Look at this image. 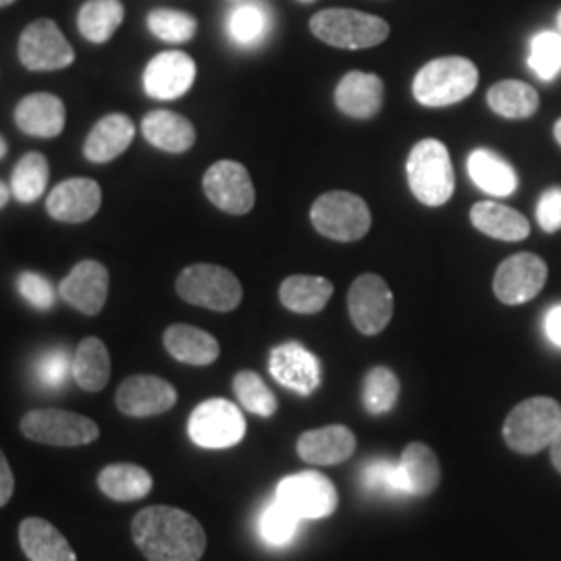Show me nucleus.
<instances>
[{"label":"nucleus","mask_w":561,"mask_h":561,"mask_svg":"<svg viewBox=\"0 0 561 561\" xmlns=\"http://www.w3.org/2000/svg\"><path fill=\"white\" fill-rule=\"evenodd\" d=\"M178 403V391L169 381L154 375H136L121 382L117 408L125 416L148 419L169 412Z\"/></svg>","instance_id":"nucleus-16"},{"label":"nucleus","mask_w":561,"mask_h":561,"mask_svg":"<svg viewBox=\"0 0 561 561\" xmlns=\"http://www.w3.org/2000/svg\"><path fill=\"white\" fill-rule=\"evenodd\" d=\"M298 522L300 518L296 514H291L285 505H280L277 500L271 503L261 518L262 539L275 547L287 545L294 539L296 530H298Z\"/></svg>","instance_id":"nucleus-42"},{"label":"nucleus","mask_w":561,"mask_h":561,"mask_svg":"<svg viewBox=\"0 0 561 561\" xmlns=\"http://www.w3.org/2000/svg\"><path fill=\"white\" fill-rule=\"evenodd\" d=\"M385 83L375 73L350 71L335 88V104L352 119H373L382 108Z\"/></svg>","instance_id":"nucleus-21"},{"label":"nucleus","mask_w":561,"mask_h":561,"mask_svg":"<svg viewBox=\"0 0 561 561\" xmlns=\"http://www.w3.org/2000/svg\"><path fill=\"white\" fill-rule=\"evenodd\" d=\"M333 296V283L314 275H291L280 283L279 300L296 314H319Z\"/></svg>","instance_id":"nucleus-29"},{"label":"nucleus","mask_w":561,"mask_h":561,"mask_svg":"<svg viewBox=\"0 0 561 561\" xmlns=\"http://www.w3.org/2000/svg\"><path fill=\"white\" fill-rule=\"evenodd\" d=\"M7 150H9V148H7V141H4V138H2V136H0V159H4V154H7Z\"/></svg>","instance_id":"nucleus-51"},{"label":"nucleus","mask_w":561,"mask_h":561,"mask_svg":"<svg viewBox=\"0 0 561 561\" xmlns=\"http://www.w3.org/2000/svg\"><path fill=\"white\" fill-rule=\"evenodd\" d=\"M491 111L505 119H528L539 111V92L520 80H503L489 88Z\"/></svg>","instance_id":"nucleus-33"},{"label":"nucleus","mask_w":561,"mask_h":561,"mask_svg":"<svg viewBox=\"0 0 561 561\" xmlns=\"http://www.w3.org/2000/svg\"><path fill=\"white\" fill-rule=\"evenodd\" d=\"M537 221L545 233H556L561 229V187H551L542 192L537 204Z\"/></svg>","instance_id":"nucleus-45"},{"label":"nucleus","mask_w":561,"mask_h":561,"mask_svg":"<svg viewBox=\"0 0 561 561\" xmlns=\"http://www.w3.org/2000/svg\"><path fill=\"white\" fill-rule=\"evenodd\" d=\"M364 486L379 495H410V486L403 477L400 461L375 460L364 468Z\"/></svg>","instance_id":"nucleus-40"},{"label":"nucleus","mask_w":561,"mask_h":561,"mask_svg":"<svg viewBox=\"0 0 561 561\" xmlns=\"http://www.w3.org/2000/svg\"><path fill=\"white\" fill-rule=\"evenodd\" d=\"M67 121V111L59 96L38 92L30 94L15 108V123L23 134L34 138H57Z\"/></svg>","instance_id":"nucleus-22"},{"label":"nucleus","mask_w":561,"mask_h":561,"mask_svg":"<svg viewBox=\"0 0 561 561\" xmlns=\"http://www.w3.org/2000/svg\"><path fill=\"white\" fill-rule=\"evenodd\" d=\"M547 275L549 268L541 256L530 252L514 254L505 259L495 271V298L505 306H520L535 300L547 283Z\"/></svg>","instance_id":"nucleus-12"},{"label":"nucleus","mask_w":561,"mask_h":561,"mask_svg":"<svg viewBox=\"0 0 561 561\" xmlns=\"http://www.w3.org/2000/svg\"><path fill=\"white\" fill-rule=\"evenodd\" d=\"M164 347L167 352L183 364L190 366H208L217 362L221 354V345L210 333L202 331L192 324H171L164 331Z\"/></svg>","instance_id":"nucleus-25"},{"label":"nucleus","mask_w":561,"mask_h":561,"mask_svg":"<svg viewBox=\"0 0 561 561\" xmlns=\"http://www.w3.org/2000/svg\"><path fill=\"white\" fill-rule=\"evenodd\" d=\"M530 67L541 80H553L561 69V36L541 32L530 44Z\"/></svg>","instance_id":"nucleus-41"},{"label":"nucleus","mask_w":561,"mask_h":561,"mask_svg":"<svg viewBox=\"0 0 561 561\" xmlns=\"http://www.w3.org/2000/svg\"><path fill=\"white\" fill-rule=\"evenodd\" d=\"M148 30L161 41L181 44L196 36L198 21L187 13L173 11V9H154L148 15Z\"/></svg>","instance_id":"nucleus-39"},{"label":"nucleus","mask_w":561,"mask_h":561,"mask_svg":"<svg viewBox=\"0 0 561 561\" xmlns=\"http://www.w3.org/2000/svg\"><path fill=\"white\" fill-rule=\"evenodd\" d=\"M561 426L560 401L530 398L518 403L503 422V439L522 456H535L547 449Z\"/></svg>","instance_id":"nucleus-4"},{"label":"nucleus","mask_w":561,"mask_h":561,"mask_svg":"<svg viewBox=\"0 0 561 561\" xmlns=\"http://www.w3.org/2000/svg\"><path fill=\"white\" fill-rule=\"evenodd\" d=\"M125 18L121 0H88L80 9V34L92 44H104L115 36Z\"/></svg>","instance_id":"nucleus-34"},{"label":"nucleus","mask_w":561,"mask_h":561,"mask_svg":"<svg viewBox=\"0 0 561 561\" xmlns=\"http://www.w3.org/2000/svg\"><path fill=\"white\" fill-rule=\"evenodd\" d=\"M48 178H50V167L46 157L41 152H30L13 169L11 194L21 204H32L46 192Z\"/></svg>","instance_id":"nucleus-35"},{"label":"nucleus","mask_w":561,"mask_h":561,"mask_svg":"<svg viewBox=\"0 0 561 561\" xmlns=\"http://www.w3.org/2000/svg\"><path fill=\"white\" fill-rule=\"evenodd\" d=\"M268 370L275 381L300 396H312L321 387V362L296 341L273 347Z\"/></svg>","instance_id":"nucleus-15"},{"label":"nucleus","mask_w":561,"mask_h":561,"mask_svg":"<svg viewBox=\"0 0 561 561\" xmlns=\"http://www.w3.org/2000/svg\"><path fill=\"white\" fill-rule=\"evenodd\" d=\"M204 194L227 215H248L254 208L256 192L248 169L236 161L215 162L204 175Z\"/></svg>","instance_id":"nucleus-13"},{"label":"nucleus","mask_w":561,"mask_h":561,"mask_svg":"<svg viewBox=\"0 0 561 561\" xmlns=\"http://www.w3.org/2000/svg\"><path fill=\"white\" fill-rule=\"evenodd\" d=\"M405 173L414 198L424 206L437 208L454 196L456 173L443 141L435 138L419 141L408 157Z\"/></svg>","instance_id":"nucleus-3"},{"label":"nucleus","mask_w":561,"mask_h":561,"mask_svg":"<svg viewBox=\"0 0 561 561\" xmlns=\"http://www.w3.org/2000/svg\"><path fill=\"white\" fill-rule=\"evenodd\" d=\"M71 377L83 391L96 393L111 379V356L99 337H85L78 345L71 362Z\"/></svg>","instance_id":"nucleus-32"},{"label":"nucleus","mask_w":561,"mask_h":561,"mask_svg":"<svg viewBox=\"0 0 561 561\" xmlns=\"http://www.w3.org/2000/svg\"><path fill=\"white\" fill-rule=\"evenodd\" d=\"M347 310L362 335H379L393 319V294L387 280L364 273L347 291Z\"/></svg>","instance_id":"nucleus-11"},{"label":"nucleus","mask_w":561,"mask_h":561,"mask_svg":"<svg viewBox=\"0 0 561 561\" xmlns=\"http://www.w3.org/2000/svg\"><path fill=\"white\" fill-rule=\"evenodd\" d=\"M99 489L113 502H138L152 491V474L136 463H111L99 474Z\"/></svg>","instance_id":"nucleus-30"},{"label":"nucleus","mask_w":561,"mask_h":561,"mask_svg":"<svg viewBox=\"0 0 561 561\" xmlns=\"http://www.w3.org/2000/svg\"><path fill=\"white\" fill-rule=\"evenodd\" d=\"M20 426L30 442L53 447H80L101 437L96 422L67 410H32L21 419Z\"/></svg>","instance_id":"nucleus-8"},{"label":"nucleus","mask_w":561,"mask_h":561,"mask_svg":"<svg viewBox=\"0 0 561 561\" xmlns=\"http://www.w3.org/2000/svg\"><path fill=\"white\" fill-rule=\"evenodd\" d=\"M175 287L181 300L215 312H231L243 298L240 279L217 264H192L183 268Z\"/></svg>","instance_id":"nucleus-7"},{"label":"nucleus","mask_w":561,"mask_h":561,"mask_svg":"<svg viewBox=\"0 0 561 561\" xmlns=\"http://www.w3.org/2000/svg\"><path fill=\"white\" fill-rule=\"evenodd\" d=\"M549 449H551V461H553L556 470L561 474V426L558 435H556V439L549 445Z\"/></svg>","instance_id":"nucleus-48"},{"label":"nucleus","mask_w":561,"mask_h":561,"mask_svg":"<svg viewBox=\"0 0 561 561\" xmlns=\"http://www.w3.org/2000/svg\"><path fill=\"white\" fill-rule=\"evenodd\" d=\"M356 451V435L343 424H329L301 433L298 456L312 466H337Z\"/></svg>","instance_id":"nucleus-20"},{"label":"nucleus","mask_w":561,"mask_h":561,"mask_svg":"<svg viewBox=\"0 0 561 561\" xmlns=\"http://www.w3.org/2000/svg\"><path fill=\"white\" fill-rule=\"evenodd\" d=\"M472 225L493 240L522 241L530 236V222L528 219L497 202H477L470 210Z\"/></svg>","instance_id":"nucleus-27"},{"label":"nucleus","mask_w":561,"mask_h":561,"mask_svg":"<svg viewBox=\"0 0 561 561\" xmlns=\"http://www.w3.org/2000/svg\"><path fill=\"white\" fill-rule=\"evenodd\" d=\"M102 204L101 185L94 180L73 178L59 183L46 201L48 215L60 222L90 221Z\"/></svg>","instance_id":"nucleus-19"},{"label":"nucleus","mask_w":561,"mask_h":561,"mask_svg":"<svg viewBox=\"0 0 561 561\" xmlns=\"http://www.w3.org/2000/svg\"><path fill=\"white\" fill-rule=\"evenodd\" d=\"M71 362L73 358L67 350H50L36 364V379L48 389H60L62 385H67L71 375Z\"/></svg>","instance_id":"nucleus-43"},{"label":"nucleus","mask_w":561,"mask_h":561,"mask_svg":"<svg viewBox=\"0 0 561 561\" xmlns=\"http://www.w3.org/2000/svg\"><path fill=\"white\" fill-rule=\"evenodd\" d=\"M13 2H15V0H0V9H2V7H9V4H13Z\"/></svg>","instance_id":"nucleus-52"},{"label":"nucleus","mask_w":561,"mask_h":561,"mask_svg":"<svg viewBox=\"0 0 561 561\" xmlns=\"http://www.w3.org/2000/svg\"><path fill=\"white\" fill-rule=\"evenodd\" d=\"M13 491H15V477H13V470H11L9 461L0 449V507H4L7 503L11 502Z\"/></svg>","instance_id":"nucleus-46"},{"label":"nucleus","mask_w":561,"mask_h":561,"mask_svg":"<svg viewBox=\"0 0 561 561\" xmlns=\"http://www.w3.org/2000/svg\"><path fill=\"white\" fill-rule=\"evenodd\" d=\"M314 229L329 240L358 241L370 231L373 215L360 196L343 190H333L317 198L310 208Z\"/></svg>","instance_id":"nucleus-6"},{"label":"nucleus","mask_w":561,"mask_h":561,"mask_svg":"<svg viewBox=\"0 0 561 561\" xmlns=\"http://www.w3.org/2000/svg\"><path fill=\"white\" fill-rule=\"evenodd\" d=\"M20 542L30 561H78L69 541L50 522L25 518L20 524Z\"/></svg>","instance_id":"nucleus-26"},{"label":"nucleus","mask_w":561,"mask_h":561,"mask_svg":"<svg viewBox=\"0 0 561 561\" xmlns=\"http://www.w3.org/2000/svg\"><path fill=\"white\" fill-rule=\"evenodd\" d=\"M196 80V62L180 50L161 53L146 65L144 88L150 99L175 101L183 96Z\"/></svg>","instance_id":"nucleus-17"},{"label":"nucleus","mask_w":561,"mask_h":561,"mask_svg":"<svg viewBox=\"0 0 561 561\" xmlns=\"http://www.w3.org/2000/svg\"><path fill=\"white\" fill-rule=\"evenodd\" d=\"M479 85V69L466 57L433 59L416 73L412 92L422 106L443 108L466 101Z\"/></svg>","instance_id":"nucleus-2"},{"label":"nucleus","mask_w":561,"mask_h":561,"mask_svg":"<svg viewBox=\"0 0 561 561\" xmlns=\"http://www.w3.org/2000/svg\"><path fill=\"white\" fill-rule=\"evenodd\" d=\"M468 173L482 192L497 198L512 196L518 187V175L514 167L486 148H479L468 157Z\"/></svg>","instance_id":"nucleus-28"},{"label":"nucleus","mask_w":561,"mask_h":561,"mask_svg":"<svg viewBox=\"0 0 561 561\" xmlns=\"http://www.w3.org/2000/svg\"><path fill=\"white\" fill-rule=\"evenodd\" d=\"M227 30L231 41L250 48L266 38L271 30V15L262 2H243L231 11Z\"/></svg>","instance_id":"nucleus-36"},{"label":"nucleus","mask_w":561,"mask_h":561,"mask_svg":"<svg viewBox=\"0 0 561 561\" xmlns=\"http://www.w3.org/2000/svg\"><path fill=\"white\" fill-rule=\"evenodd\" d=\"M18 289L25 301H30L38 310H50L55 304V291L50 280L44 279L38 273H21Z\"/></svg>","instance_id":"nucleus-44"},{"label":"nucleus","mask_w":561,"mask_h":561,"mask_svg":"<svg viewBox=\"0 0 561 561\" xmlns=\"http://www.w3.org/2000/svg\"><path fill=\"white\" fill-rule=\"evenodd\" d=\"M76 59L71 44L55 21L30 23L20 38V60L30 71H59Z\"/></svg>","instance_id":"nucleus-14"},{"label":"nucleus","mask_w":561,"mask_h":561,"mask_svg":"<svg viewBox=\"0 0 561 561\" xmlns=\"http://www.w3.org/2000/svg\"><path fill=\"white\" fill-rule=\"evenodd\" d=\"M545 329H547L549 340L561 347V306H556L553 310H549L547 321H545Z\"/></svg>","instance_id":"nucleus-47"},{"label":"nucleus","mask_w":561,"mask_h":561,"mask_svg":"<svg viewBox=\"0 0 561 561\" xmlns=\"http://www.w3.org/2000/svg\"><path fill=\"white\" fill-rule=\"evenodd\" d=\"M310 30L319 41L343 50L373 48L389 36L387 21L354 9H324L310 20Z\"/></svg>","instance_id":"nucleus-5"},{"label":"nucleus","mask_w":561,"mask_h":561,"mask_svg":"<svg viewBox=\"0 0 561 561\" xmlns=\"http://www.w3.org/2000/svg\"><path fill=\"white\" fill-rule=\"evenodd\" d=\"M9 198H11V190L0 181V208H4V206H7Z\"/></svg>","instance_id":"nucleus-49"},{"label":"nucleus","mask_w":561,"mask_h":561,"mask_svg":"<svg viewBox=\"0 0 561 561\" xmlns=\"http://www.w3.org/2000/svg\"><path fill=\"white\" fill-rule=\"evenodd\" d=\"M136 125L123 113L102 117L83 144V154L90 162H111L121 157L134 141Z\"/></svg>","instance_id":"nucleus-23"},{"label":"nucleus","mask_w":561,"mask_h":561,"mask_svg":"<svg viewBox=\"0 0 561 561\" xmlns=\"http://www.w3.org/2000/svg\"><path fill=\"white\" fill-rule=\"evenodd\" d=\"M298 2H304V4H310V2H317V0H298Z\"/></svg>","instance_id":"nucleus-53"},{"label":"nucleus","mask_w":561,"mask_h":561,"mask_svg":"<svg viewBox=\"0 0 561 561\" xmlns=\"http://www.w3.org/2000/svg\"><path fill=\"white\" fill-rule=\"evenodd\" d=\"M60 298L81 314H101L108 298V271L96 261H81L60 280Z\"/></svg>","instance_id":"nucleus-18"},{"label":"nucleus","mask_w":561,"mask_h":561,"mask_svg":"<svg viewBox=\"0 0 561 561\" xmlns=\"http://www.w3.org/2000/svg\"><path fill=\"white\" fill-rule=\"evenodd\" d=\"M553 136H556V140L560 141L561 146V119H558L556 127H553Z\"/></svg>","instance_id":"nucleus-50"},{"label":"nucleus","mask_w":561,"mask_h":561,"mask_svg":"<svg viewBox=\"0 0 561 561\" xmlns=\"http://www.w3.org/2000/svg\"><path fill=\"white\" fill-rule=\"evenodd\" d=\"M400 466L414 497L431 495L442 482L439 458L426 443H410L401 454Z\"/></svg>","instance_id":"nucleus-31"},{"label":"nucleus","mask_w":561,"mask_h":561,"mask_svg":"<svg viewBox=\"0 0 561 561\" xmlns=\"http://www.w3.org/2000/svg\"><path fill=\"white\" fill-rule=\"evenodd\" d=\"M364 408L375 414L381 416L396 408V403L400 400V379L396 377V373L387 366H375L373 370H368L366 379H364Z\"/></svg>","instance_id":"nucleus-37"},{"label":"nucleus","mask_w":561,"mask_h":561,"mask_svg":"<svg viewBox=\"0 0 561 561\" xmlns=\"http://www.w3.org/2000/svg\"><path fill=\"white\" fill-rule=\"evenodd\" d=\"M141 134L154 148L171 154H183L196 144V129L192 121L162 108L144 117Z\"/></svg>","instance_id":"nucleus-24"},{"label":"nucleus","mask_w":561,"mask_h":561,"mask_svg":"<svg viewBox=\"0 0 561 561\" xmlns=\"http://www.w3.org/2000/svg\"><path fill=\"white\" fill-rule=\"evenodd\" d=\"M275 500L300 520H321L337 510L340 495L329 477L317 470H304L279 482Z\"/></svg>","instance_id":"nucleus-9"},{"label":"nucleus","mask_w":561,"mask_h":561,"mask_svg":"<svg viewBox=\"0 0 561 561\" xmlns=\"http://www.w3.org/2000/svg\"><path fill=\"white\" fill-rule=\"evenodd\" d=\"M558 25H560V30H561V11H560V13H558Z\"/></svg>","instance_id":"nucleus-54"},{"label":"nucleus","mask_w":561,"mask_h":561,"mask_svg":"<svg viewBox=\"0 0 561 561\" xmlns=\"http://www.w3.org/2000/svg\"><path fill=\"white\" fill-rule=\"evenodd\" d=\"M233 391H236V398L240 400L241 408L256 416L271 419L277 412L275 393L268 389V385L254 370L238 373L233 377Z\"/></svg>","instance_id":"nucleus-38"},{"label":"nucleus","mask_w":561,"mask_h":561,"mask_svg":"<svg viewBox=\"0 0 561 561\" xmlns=\"http://www.w3.org/2000/svg\"><path fill=\"white\" fill-rule=\"evenodd\" d=\"M192 442L206 449L233 447L245 435V419L236 403L227 400H206L192 412L187 422Z\"/></svg>","instance_id":"nucleus-10"},{"label":"nucleus","mask_w":561,"mask_h":561,"mask_svg":"<svg viewBox=\"0 0 561 561\" xmlns=\"http://www.w3.org/2000/svg\"><path fill=\"white\" fill-rule=\"evenodd\" d=\"M131 537L148 561H201L206 551V533L192 514L152 505L131 522Z\"/></svg>","instance_id":"nucleus-1"}]
</instances>
